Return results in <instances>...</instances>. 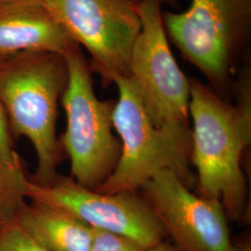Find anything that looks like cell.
Segmentation results:
<instances>
[{"mask_svg": "<svg viewBox=\"0 0 251 251\" xmlns=\"http://www.w3.org/2000/svg\"><path fill=\"white\" fill-rule=\"evenodd\" d=\"M232 104L202 82L190 79L189 116L193 120L191 162L198 171L200 196L219 200L228 219L247 213L248 187L241 157L251 144V64L233 86Z\"/></svg>", "mask_w": 251, "mask_h": 251, "instance_id": "6da1fadb", "label": "cell"}, {"mask_svg": "<svg viewBox=\"0 0 251 251\" xmlns=\"http://www.w3.org/2000/svg\"><path fill=\"white\" fill-rule=\"evenodd\" d=\"M63 54L31 50L0 62V105L13 139L25 137L36 155L34 182L47 185L65 154L56 133L58 106L68 84Z\"/></svg>", "mask_w": 251, "mask_h": 251, "instance_id": "7a4b0ae2", "label": "cell"}, {"mask_svg": "<svg viewBox=\"0 0 251 251\" xmlns=\"http://www.w3.org/2000/svg\"><path fill=\"white\" fill-rule=\"evenodd\" d=\"M167 36L225 99L233 76L251 62V0H192L186 11L162 12Z\"/></svg>", "mask_w": 251, "mask_h": 251, "instance_id": "3957f363", "label": "cell"}, {"mask_svg": "<svg viewBox=\"0 0 251 251\" xmlns=\"http://www.w3.org/2000/svg\"><path fill=\"white\" fill-rule=\"evenodd\" d=\"M118 100L113 124L120 138V156L112 174L95 191L104 194L136 192L160 171H175L184 183L190 171L192 131L189 126H156L144 107L130 76L113 79Z\"/></svg>", "mask_w": 251, "mask_h": 251, "instance_id": "277c9868", "label": "cell"}, {"mask_svg": "<svg viewBox=\"0 0 251 251\" xmlns=\"http://www.w3.org/2000/svg\"><path fill=\"white\" fill-rule=\"evenodd\" d=\"M69 71L68 84L61 100L66 128L59 138L71 163V178L95 190L117 166L121 144L114 134L115 101L97 98L90 63L76 43L64 54Z\"/></svg>", "mask_w": 251, "mask_h": 251, "instance_id": "5b68a950", "label": "cell"}, {"mask_svg": "<svg viewBox=\"0 0 251 251\" xmlns=\"http://www.w3.org/2000/svg\"><path fill=\"white\" fill-rule=\"evenodd\" d=\"M75 43L90 53L92 72L104 87L129 76L130 57L142 22L133 0H41Z\"/></svg>", "mask_w": 251, "mask_h": 251, "instance_id": "8992f818", "label": "cell"}, {"mask_svg": "<svg viewBox=\"0 0 251 251\" xmlns=\"http://www.w3.org/2000/svg\"><path fill=\"white\" fill-rule=\"evenodd\" d=\"M163 3L172 0L137 3L142 29L132 49L129 76L154 125L189 126L190 79L171 51L162 21Z\"/></svg>", "mask_w": 251, "mask_h": 251, "instance_id": "52a82bcc", "label": "cell"}, {"mask_svg": "<svg viewBox=\"0 0 251 251\" xmlns=\"http://www.w3.org/2000/svg\"><path fill=\"white\" fill-rule=\"evenodd\" d=\"M25 197L63 210L93 229L126 236L145 249L162 242L166 236L152 208L136 192L100 193L59 174L47 185L28 177Z\"/></svg>", "mask_w": 251, "mask_h": 251, "instance_id": "ba28073f", "label": "cell"}, {"mask_svg": "<svg viewBox=\"0 0 251 251\" xmlns=\"http://www.w3.org/2000/svg\"><path fill=\"white\" fill-rule=\"evenodd\" d=\"M166 234L181 251H233L228 218L219 200L193 194L175 171L155 174L141 187Z\"/></svg>", "mask_w": 251, "mask_h": 251, "instance_id": "9c48e42d", "label": "cell"}, {"mask_svg": "<svg viewBox=\"0 0 251 251\" xmlns=\"http://www.w3.org/2000/svg\"><path fill=\"white\" fill-rule=\"evenodd\" d=\"M74 44L41 0L0 4V62L31 50L64 55Z\"/></svg>", "mask_w": 251, "mask_h": 251, "instance_id": "30bf717a", "label": "cell"}, {"mask_svg": "<svg viewBox=\"0 0 251 251\" xmlns=\"http://www.w3.org/2000/svg\"><path fill=\"white\" fill-rule=\"evenodd\" d=\"M17 220L50 251H90L93 228L63 210L31 201Z\"/></svg>", "mask_w": 251, "mask_h": 251, "instance_id": "8fae6325", "label": "cell"}, {"mask_svg": "<svg viewBox=\"0 0 251 251\" xmlns=\"http://www.w3.org/2000/svg\"><path fill=\"white\" fill-rule=\"evenodd\" d=\"M28 176L23 161L12 164L0 156V230L15 221L26 206Z\"/></svg>", "mask_w": 251, "mask_h": 251, "instance_id": "7c38bea8", "label": "cell"}, {"mask_svg": "<svg viewBox=\"0 0 251 251\" xmlns=\"http://www.w3.org/2000/svg\"><path fill=\"white\" fill-rule=\"evenodd\" d=\"M0 251H50L34 238L16 219L0 230Z\"/></svg>", "mask_w": 251, "mask_h": 251, "instance_id": "4fadbf2b", "label": "cell"}, {"mask_svg": "<svg viewBox=\"0 0 251 251\" xmlns=\"http://www.w3.org/2000/svg\"><path fill=\"white\" fill-rule=\"evenodd\" d=\"M134 240L104 230L93 229V237L90 251H146Z\"/></svg>", "mask_w": 251, "mask_h": 251, "instance_id": "5bb4252c", "label": "cell"}, {"mask_svg": "<svg viewBox=\"0 0 251 251\" xmlns=\"http://www.w3.org/2000/svg\"><path fill=\"white\" fill-rule=\"evenodd\" d=\"M14 139L10 133L8 121L0 105V156L9 163L22 161L18 152L14 149Z\"/></svg>", "mask_w": 251, "mask_h": 251, "instance_id": "9a60e30c", "label": "cell"}, {"mask_svg": "<svg viewBox=\"0 0 251 251\" xmlns=\"http://www.w3.org/2000/svg\"><path fill=\"white\" fill-rule=\"evenodd\" d=\"M146 251H181L179 248H177L175 245H171L170 243L165 242L164 240L162 242L158 243L151 248L147 249Z\"/></svg>", "mask_w": 251, "mask_h": 251, "instance_id": "2e32d148", "label": "cell"}, {"mask_svg": "<svg viewBox=\"0 0 251 251\" xmlns=\"http://www.w3.org/2000/svg\"><path fill=\"white\" fill-rule=\"evenodd\" d=\"M233 251H251V239L246 238L241 242L233 245Z\"/></svg>", "mask_w": 251, "mask_h": 251, "instance_id": "e0dca14e", "label": "cell"}, {"mask_svg": "<svg viewBox=\"0 0 251 251\" xmlns=\"http://www.w3.org/2000/svg\"><path fill=\"white\" fill-rule=\"evenodd\" d=\"M12 1H20V0H0V4L7 3V2H12Z\"/></svg>", "mask_w": 251, "mask_h": 251, "instance_id": "ac0fdd59", "label": "cell"}, {"mask_svg": "<svg viewBox=\"0 0 251 251\" xmlns=\"http://www.w3.org/2000/svg\"><path fill=\"white\" fill-rule=\"evenodd\" d=\"M135 3H138V2H140V1H142V0H133Z\"/></svg>", "mask_w": 251, "mask_h": 251, "instance_id": "d6986e66", "label": "cell"}]
</instances>
